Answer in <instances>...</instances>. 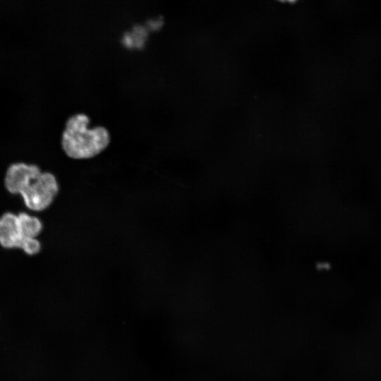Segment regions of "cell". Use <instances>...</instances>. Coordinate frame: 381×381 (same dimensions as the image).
Returning <instances> with one entry per match:
<instances>
[{
    "label": "cell",
    "mask_w": 381,
    "mask_h": 381,
    "mask_svg": "<svg viewBox=\"0 0 381 381\" xmlns=\"http://www.w3.org/2000/svg\"><path fill=\"white\" fill-rule=\"evenodd\" d=\"M59 193V183L50 172L39 173L20 194L25 205L33 211H42L51 205Z\"/></svg>",
    "instance_id": "obj_2"
},
{
    "label": "cell",
    "mask_w": 381,
    "mask_h": 381,
    "mask_svg": "<svg viewBox=\"0 0 381 381\" xmlns=\"http://www.w3.org/2000/svg\"><path fill=\"white\" fill-rule=\"evenodd\" d=\"M41 171L35 164L21 162L13 164L6 172L5 187L9 193L20 195L30 181Z\"/></svg>",
    "instance_id": "obj_3"
},
{
    "label": "cell",
    "mask_w": 381,
    "mask_h": 381,
    "mask_svg": "<svg viewBox=\"0 0 381 381\" xmlns=\"http://www.w3.org/2000/svg\"><path fill=\"white\" fill-rule=\"evenodd\" d=\"M25 243L18 222L17 214L6 212L0 217V245L6 248L23 249Z\"/></svg>",
    "instance_id": "obj_4"
},
{
    "label": "cell",
    "mask_w": 381,
    "mask_h": 381,
    "mask_svg": "<svg viewBox=\"0 0 381 381\" xmlns=\"http://www.w3.org/2000/svg\"><path fill=\"white\" fill-rule=\"evenodd\" d=\"M90 117L83 113L70 116L61 135V147L75 159H90L104 150L110 143L109 131L103 126L90 128Z\"/></svg>",
    "instance_id": "obj_1"
}]
</instances>
